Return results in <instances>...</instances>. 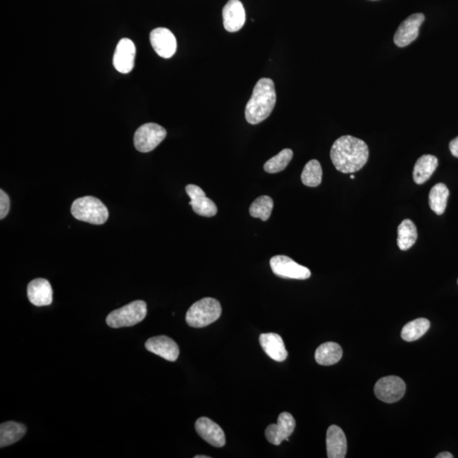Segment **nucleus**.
<instances>
[{"instance_id":"obj_1","label":"nucleus","mask_w":458,"mask_h":458,"mask_svg":"<svg viewBox=\"0 0 458 458\" xmlns=\"http://www.w3.org/2000/svg\"><path fill=\"white\" fill-rule=\"evenodd\" d=\"M369 150L363 140L351 135L342 136L335 140L330 150L332 162L339 172H358L369 160Z\"/></svg>"},{"instance_id":"obj_2","label":"nucleus","mask_w":458,"mask_h":458,"mask_svg":"<svg viewBox=\"0 0 458 458\" xmlns=\"http://www.w3.org/2000/svg\"><path fill=\"white\" fill-rule=\"evenodd\" d=\"M276 101L275 86L272 79H260L245 107V119L252 125L265 121L273 113Z\"/></svg>"},{"instance_id":"obj_3","label":"nucleus","mask_w":458,"mask_h":458,"mask_svg":"<svg viewBox=\"0 0 458 458\" xmlns=\"http://www.w3.org/2000/svg\"><path fill=\"white\" fill-rule=\"evenodd\" d=\"M71 212L79 221L95 225H104L109 218L106 205L93 196L78 198L72 203Z\"/></svg>"},{"instance_id":"obj_4","label":"nucleus","mask_w":458,"mask_h":458,"mask_svg":"<svg viewBox=\"0 0 458 458\" xmlns=\"http://www.w3.org/2000/svg\"><path fill=\"white\" fill-rule=\"evenodd\" d=\"M222 315V306L214 298L207 297L194 303L186 313V323L193 328H204Z\"/></svg>"},{"instance_id":"obj_5","label":"nucleus","mask_w":458,"mask_h":458,"mask_svg":"<svg viewBox=\"0 0 458 458\" xmlns=\"http://www.w3.org/2000/svg\"><path fill=\"white\" fill-rule=\"evenodd\" d=\"M147 315V304L143 301H135L124 308L115 310L106 317L108 326L113 329L131 327L142 322Z\"/></svg>"},{"instance_id":"obj_6","label":"nucleus","mask_w":458,"mask_h":458,"mask_svg":"<svg viewBox=\"0 0 458 458\" xmlns=\"http://www.w3.org/2000/svg\"><path fill=\"white\" fill-rule=\"evenodd\" d=\"M167 136V130L157 124H146L135 132V146L142 153L150 152L160 144Z\"/></svg>"},{"instance_id":"obj_7","label":"nucleus","mask_w":458,"mask_h":458,"mask_svg":"<svg viewBox=\"0 0 458 458\" xmlns=\"http://www.w3.org/2000/svg\"><path fill=\"white\" fill-rule=\"evenodd\" d=\"M270 266L276 276L283 279L305 280L312 275L311 271L304 266L298 264L286 255H275L270 260Z\"/></svg>"},{"instance_id":"obj_8","label":"nucleus","mask_w":458,"mask_h":458,"mask_svg":"<svg viewBox=\"0 0 458 458\" xmlns=\"http://www.w3.org/2000/svg\"><path fill=\"white\" fill-rule=\"evenodd\" d=\"M405 382L398 376L382 378L374 387V393L377 398L387 403L400 401L405 395Z\"/></svg>"},{"instance_id":"obj_9","label":"nucleus","mask_w":458,"mask_h":458,"mask_svg":"<svg viewBox=\"0 0 458 458\" xmlns=\"http://www.w3.org/2000/svg\"><path fill=\"white\" fill-rule=\"evenodd\" d=\"M424 20V14L416 13L411 14L405 21H403L394 35L395 45L400 48H403L415 41L420 35V29Z\"/></svg>"},{"instance_id":"obj_10","label":"nucleus","mask_w":458,"mask_h":458,"mask_svg":"<svg viewBox=\"0 0 458 458\" xmlns=\"http://www.w3.org/2000/svg\"><path fill=\"white\" fill-rule=\"evenodd\" d=\"M295 428V420L293 416L288 413H282L277 417L276 424H270L266 428V438L271 444L279 446L284 441L288 442Z\"/></svg>"},{"instance_id":"obj_11","label":"nucleus","mask_w":458,"mask_h":458,"mask_svg":"<svg viewBox=\"0 0 458 458\" xmlns=\"http://www.w3.org/2000/svg\"><path fill=\"white\" fill-rule=\"evenodd\" d=\"M151 46L159 56L169 59L175 55L176 41L175 36L168 28L154 29L150 35Z\"/></svg>"},{"instance_id":"obj_12","label":"nucleus","mask_w":458,"mask_h":458,"mask_svg":"<svg viewBox=\"0 0 458 458\" xmlns=\"http://www.w3.org/2000/svg\"><path fill=\"white\" fill-rule=\"evenodd\" d=\"M136 48L135 43L128 38H122L117 43L113 57L115 70L122 74H128L135 67Z\"/></svg>"},{"instance_id":"obj_13","label":"nucleus","mask_w":458,"mask_h":458,"mask_svg":"<svg viewBox=\"0 0 458 458\" xmlns=\"http://www.w3.org/2000/svg\"><path fill=\"white\" fill-rule=\"evenodd\" d=\"M186 193L190 198V205L196 214L205 218H211L218 214V207L214 202L205 196L201 187L189 185L185 187Z\"/></svg>"},{"instance_id":"obj_14","label":"nucleus","mask_w":458,"mask_h":458,"mask_svg":"<svg viewBox=\"0 0 458 458\" xmlns=\"http://www.w3.org/2000/svg\"><path fill=\"white\" fill-rule=\"evenodd\" d=\"M196 430L198 435L209 444L215 447L225 446L226 443L225 432L210 418L200 417L196 421Z\"/></svg>"},{"instance_id":"obj_15","label":"nucleus","mask_w":458,"mask_h":458,"mask_svg":"<svg viewBox=\"0 0 458 458\" xmlns=\"http://www.w3.org/2000/svg\"><path fill=\"white\" fill-rule=\"evenodd\" d=\"M245 10L240 0H229L222 10L223 26L229 32L240 31L245 23Z\"/></svg>"},{"instance_id":"obj_16","label":"nucleus","mask_w":458,"mask_h":458,"mask_svg":"<svg viewBox=\"0 0 458 458\" xmlns=\"http://www.w3.org/2000/svg\"><path fill=\"white\" fill-rule=\"evenodd\" d=\"M146 348L161 358L175 362L179 356V347L176 342L168 336H157L146 341Z\"/></svg>"},{"instance_id":"obj_17","label":"nucleus","mask_w":458,"mask_h":458,"mask_svg":"<svg viewBox=\"0 0 458 458\" xmlns=\"http://www.w3.org/2000/svg\"><path fill=\"white\" fill-rule=\"evenodd\" d=\"M29 301L36 306H45L52 304L53 290L51 284L45 279H36L31 281L27 286Z\"/></svg>"},{"instance_id":"obj_18","label":"nucleus","mask_w":458,"mask_h":458,"mask_svg":"<svg viewBox=\"0 0 458 458\" xmlns=\"http://www.w3.org/2000/svg\"><path fill=\"white\" fill-rule=\"evenodd\" d=\"M260 344L266 354L276 362H284L287 358L288 352L282 337L275 333L262 334L259 338Z\"/></svg>"},{"instance_id":"obj_19","label":"nucleus","mask_w":458,"mask_h":458,"mask_svg":"<svg viewBox=\"0 0 458 458\" xmlns=\"http://www.w3.org/2000/svg\"><path fill=\"white\" fill-rule=\"evenodd\" d=\"M327 454L329 458H345L347 452V442L343 431L337 425L328 428L326 437Z\"/></svg>"},{"instance_id":"obj_20","label":"nucleus","mask_w":458,"mask_h":458,"mask_svg":"<svg viewBox=\"0 0 458 458\" xmlns=\"http://www.w3.org/2000/svg\"><path fill=\"white\" fill-rule=\"evenodd\" d=\"M438 159L432 154H424L414 165L413 176L417 185H423L431 178L438 167Z\"/></svg>"},{"instance_id":"obj_21","label":"nucleus","mask_w":458,"mask_h":458,"mask_svg":"<svg viewBox=\"0 0 458 458\" xmlns=\"http://www.w3.org/2000/svg\"><path fill=\"white\" fill-rule=\"evenodd\" d=\"M343 355L341 345L334 342H326L316 350V362L322 366L334 365L340 362Z\"/></svg>"},{"instance_id":"obj_22","label":"nucleus","mask_w":458,"mask_h":458,"mask_svg":"<svg viewBox=\"0 0 458 458\" xmlns=\"http://www.w3.org/2000/svg\"><path fill=\"white\" fill-rule=\"evenodd\" d=\"M25 425L10 421L0 425V447L8 446L20 441L26 434Z\"/></svg>"},{"instance_id":"obj_23","label":"nucleus","mask_w":458,"mask_h":458,"mask_svg":"<svg viewBox=\"0 0 458 458\" xmlns=\"http://www.w3.org/2000/svg\"><path fill=\"white\" fill-rule=\"evenodd\" d=\"M417 231L412 220H403L398 227V244L400 250L407 251L416 243Z\"/></svg>"},{"instance_id":"obj_24","label":"nucleus","mask_w":458,"mask_h":458,"mask_svg":"<svg viewBox=\"0 0 458 458\" xmlns=\"http://www.w3.org/2000/svg\"><path fill=\"white\" fill-rule=\"evenodd\" d=\"M449 197V190L444 183H437L432 187L428 196V204L435 214H444Z\"/></svg>"},{"instance_id":"obj_25","label":"nucleus","mask_w":458,"mask_h":458,"mask_svg":"<svg viewBox=\"0 0 458 458\" xmlns=\"http://www.w3.org/2000/svg\"><path fill=\"white\" fill-rule=\"evenodd\" d=\"M431 323L426 319H417L411 321L403 327L402 330V340L407 342L417 341L422 336H424L430 329Z\"/></svg>"},{"instance_id":"obj_26","label":"nucleus","mask_w":458,"mask_h":458,"mask_svg":"<svg viewBox=\"0 0 458 458\" xmlns=\"http://www.w3.org/2000/svg\"><path fill=\"white\" fill-rule=\"evenodd\" d=\"M323 170L320 162L317 160H311L306 163L301 173V181L303 185L315 187L319 186L322 183Z\"/></svg>"},{"instance_id":"obj_27","label":"nucleus","mask_w":458,"mask_h":458,"mask_svg":"<svg viewBox=\"0 0 458 458\" xmlns=\"http://www.w3.org/2000/svg\"><path fill=\"white\" fill-rule=\"evenodd\" d=\"M273 208V201L271 197L262 196L257 198L251 204L250 214L255 218L262 219V221H268L271 216Z\"/></svg>"},{"instance_id":"obj_28","label":"nucleus","mask_w":458,"mask_h":458,"mask_svg":"<svg viewBox=\"0 0 458 458\" xmlns=\"http://www.w3.org/2000/svg\"><path fill=\"white\" fill-rule=\"evenodd\" d=\"M293 158V151L284 149L277 156L269 159L264 164V170L268 173H277L284 170Z\"/></svg>"},{"instance_id":"obj_29","label":"nucleus","mask_w":458,"mask_h":458,"mask_svg":"<svg viewBox=\"0 0 458 458\" xmlns=\"http://www.w3.org/2000/svg\"><path fill=\"white\" fill-rule=\"evenodd\" d=\"M10 201L8 194L0 190V219H3L9 214Z\"/></svg>"},{"instance_id":"obj_30","label":"nucleus","mask_w":458,"mask_h":458,"mask_svg":"<svg viewBox=\"0 0 458 458\" xmlns=\"http://www.w3.org/2000/svg\"><path fill=\"white\" fill-rule=\"evenodd\" d=\"M449 149L453 156L458 158V137L450 141Z\"/></svg>"},{"instance_id":"obj_31","label":"nucleus","mask_w":458,"mask_h":458,"mask_svg":"<svg viewBox=\"0 0 458 458\" xmlns=\"http://www.w3.org/2000/svg\"><path fill=\"white\" fill-rule=\"evenodd\" d=\"M436 458H453L452 453L444 452L439 453L438 456H436Z\"/></svg>"},{"instance_id":"obj_32","label":"nucleus","mask_w":458,"mask_h":458,"mask_svg":"<svg viewBox=\"0 0 458 458\" xmlns=\"http://www.w3.org/2000/svg\"><path fill=\"white\" fill-rule=\"evenodd\" d=\"M194 457H196V458H210V457H209V456H201V455L196 456Z\"/></svg>"},{"instance_id":"obj_33","label":"nucleus","mask_w":458,"mask_h":458,"mask_svg":"<svg viewBox=\"0 0 458 458\" xmlns=\"http://www.w3.org/2000/svg\"><path fill=\"white\" fill-rule=\"evenodd\" d=\"M350 178H351L352 179H355V176L354 175H351V176H350Z\"/></svg>"},{"instance_id":"obj_34","label":"nucleus","mask_w":458,"mask_h":458,"mask_svg":"<svg viewBox=\"0 0 458 458\" xmlns=\"http://www.w3.org/2000/svg\"><path fill=\"white\" fill-rule=\"evenodd\" d=\"M457 284H458V280H457Z\"/></svg>"}]
</instances>
